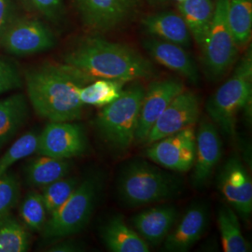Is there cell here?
<instances>
[{
  "instance_id": "ffe728a7",
  "label": "cell",
  "mask_w": 252,
  "mask_h": 252,
  "mask_svg": "<svg viewBox=\"0 0 252 252\" xmlns=\"http://www.w3.org/2000/svg\"><path fill=\"white\" fill-rule=\"evenodd\" d=\"M100 235L109 252H150V245L137 234L135 229L127 225L123 217L119 215L108 219L102 226Z\"/></svg>"
},
{
  "instance_id": "83f0119b",
  "label": "cell",
  "mask_w": 252,
  "mask_h": 252,
  "mask_svg": "<svg viewBox=\"0 0 252 252\" xmlns=\"http://www.w3.org/2000/svg\"><path fill=\"white\" fill-rule=\"evenodd\" d=\"M19 214L23 224L29 231L41 233L48 220V213L41 193L36 190L27 192L20 203Z\"/></svg>"
},
{
  "instance_id": "ba28073f",
  "label": "cell",
  "mask_w": 252,
  "mask_h": 252,
  "mask_svg": "<svg viewBox=\"0 0 252 252\" xmlns=\"http://www.w3.org/2000/svg\"><path fill=\"white\" fill-rule=\"evenodd\" d=\"M55 44V36L45 24L36 19L17 16L2 36L0 49L24 57L49 51Z\"/></svg>"
},
{
  "instance_id": "ac0fdd59",
  "label": "cell",
  "mask_w": 252,
  "mask_h": 252,
  "mask_svg": "<svg viewBox=\"0 0 252 252\" xmlns=\"http://www.w3.org/2000/svg\"><path fill=\"white\" fill-rule=\"evenodd\" d=\"M178 210L172 206L151 207L133 217L134 229L150 246L164 241L178 219Z\"/></svg>"
},
{
  "instance_id": "4dcf8cb0",
  "label": "cell",
  "mask_w": 252,
  "mask_h": 252,
  "mask_svg": "<svg viewBox=\"0 0 252 252\" xmlns=\"http://www.w3.org/2000/svg\"><path fill=\"white\" fill-rule=\"evenodd\" d=\"M21 198V182L14 172H6L0 178V218L11 213Z\"/></svg>"
},
{
  "instance_id": "d6986e66",
  "label": "cell",
  "mask_w": 252,
  "mask_h": 252,
  "mask_svg": "<svg viewBox=\"0 0 252 252\" xmlns=\"http://www.w3.org/2000/svg\"><path fill=\"white\" fill-rule=\"evenodd\" d=\"M145 31L153 37L171 42L183 48L191 43V35L184 20L172 11L150 14L142 19Z\"/></svg>"
},
{
  "instance_id": "9a60e30c",
  "label": "cell",
  "mask_w": 252,
  "mask_h": 252,
  "mask_svg": "<svg viewBox=\"0 0 252 252\" xmlns=\"http://www.w3.org/2000/svg\"><path fill=\"white\" fill-rule=\"evenodd\" d=\"M184 90V84L176 79L153 81L149 85L141 103L135 142L144 143L157 119L172 100Z\"/></svg>"
},
{
  "instance_id": "30bf717a",
  "label": "cell",
  "mask_w": 252,
  "mask_h": 252,
  "mask_svg": "<svg viewBox=\"0 0 252 252\" xmlns=\"http://www.w3.org/2000/svg\"><path fill=\"white\" fill-rule=\"evenodd\" d=\"M88 146L84 128L74 122H50L37 136L36 153L70 160L85 153Z\"/></svg>"
},
{
  "instance_id": "d6a6232c",
  "label": "cell",
  "mask_w": 252,
  "mask_h": 252,
  "mask_svg": "<svg viewBox=\"0 0 252 252\" xmlns=\"http://www.w3.org/2000/svg\"><path fill=\"white\" fill-rule=\"evenodd\" d=\"M32 5L46 18L56 22L63 14V0H30Z\"/></svg>"
},
{
  "instance_id": "484cf974",
  "label": "cell",
  "mask_w": 252,
  "mask_h": 252,
  "mask_svg": "<svg viewBox=\"0 0 252 252\" xmlns=\"http://www.w3.org/2000/svg\"><path fill=\"white\" fill-rule=\"evenodd\" d=\"M125 83L108 79L94 80L80 89V100L84 106L89 105L96 108H104L117 99L124 90Z\"/></svg>"
},
{
  "instance_id": "2e32d148",
  "label": "cell",
  "mask_w": 252,
  "mask_h": 252,
  "mask_svg": "<svg viewBox=\"0 0 252 252\" xmlns=\"http://www.w3.org/2000/svg\"><path fill=\"white\" fill-rule=\"evenodd\" d=\"M208 220L207 204L204 202L192 204L165 237L163 250L169 252H188L205 234Z\"/></svg>"
},
{
  "instance_id": "4316f807",
  "label": "cell",
  "mask_w": 252,
  "mask_h": 252,
  "mask_svg": "<svg viewBox=\"0 0 252 252\" xmlns=\"http://www.w3.org/2000/svg\"><path fill=\"white\" fill-rule=\"evenodd\" d=\"M29 230L11 213L0 218V252H25L29 250Z\"/></svg>"
},
{
  "instance_id": "1f68e13d",
  "label": "cell",
  "mask_w": 252,
  "mask_h": 252,
  "mask_svg": "<svg viewBox=\"0 0 252 252\" xmlns=\"http://www.w3.org/2000/svg\"><path fill=\"white\" fill-rule=\"evenodd\" d=\"M24 77L17 64L6 57L0 56V94L21 89Z\"/></svg>"
},
{
  "instance_id": "7402d4cb",
  "label": "cell",
  "mask_w": 252,
  "mask_h": 252,
  "mask_svg": "<svg viewBox=\"0 0 252 252\" xmlns=\"http://www.w3.org/2000/svg\"><path fill=\"white\" fill-rule=\"evenodd\" d=\"M72 166L70 160L39 155V157L32 158L26 163L24 172L28 185L43 188L56 180L67 177Z\"/></svg>"
},
{
  "instance_id": "4fadbf2b",
  "label": "cell",
  "mask_w": 252,
  "mask_h": 252,
  "mask_svg": "<svg viewBox=\"0 0 252 252\" xmlns=\"http://www.w3.org/2000/svg\"><path fill=\"white\" fill-rule=\"evenodd\" d=\"M199 115L198 97L191 92L183 91L172 100L157 119L145 140V144H153L165 136L178 133L189 126H195L198 122Z\"/></svg>"
},
{
  "instance_id": "e0dca14e",
  "label": "cell",
  "mask_w": 252,
  "mask_h": 252,
  "mask_svg": "<svg viewBox=\"0 0 252 252\" xmlns=\"http://www.w3.org/2000/svg\"><path fill=\"white\" fill-rule=\"evenodd\" d=\"M143 46L148 54L157 63L178 73L190 83L194 85L198 84L200 80L198 67L185 48L156 37L146 39Z\"/></svg>"
},
{
  "instance_id": "603a6c76",
  "label": "cell",
  "mask_w": 252,
  "mask_h": 252,
  "mask_svg": "<svg viewBox=\"0 0 252 252\" xmlns=\"http://www.w3.org/2000/svg\"><path fill=\"white\" fill-rule=\"evenodd\" d=\"M178 9L190 35L202 48L213 18L214 0H184L179 3Z\"/></svg>"
},
{
  "instance_id": "44dd1931",
  "label": "cell",
  "mask_w": 252,
  "mask_h": 252,
  "mask_svg": "<svg viewBox=\"0 0 252 252\" xmlns=\"http://www.w3.org/2000/svg\"><path fill=\"white\" fill-rule=\"evenodd\" d=\"M28 117L29 106L24 94L17 93L0 99V149L14 138Z\"/></svg>"
},
{
  "instance_id": "5bb4252c",
  "label": "cell",
  "mask_w": 252,
  "mask_h": 252,
  "mask_svg": "<svg viewBox=\"0 0 252 252\" xmlns=\"http://www.w3.org/2000/svg\"><path fill=\"white\" fill-rule=\"evenodd\" d=\"M140 0H75L84 25L95 31L106 32L130 18Z\"/></svg>"
},
{
  "instance_id": "9c48e42d",
  "label": "cell",
  "mask_w": 252,
  "mask_h": 252,
  "mask_svg": "<svg viewBox=\"0 0 252 252\" xmlns=\"http://www.w3.org/2000/svg\"><path fill=\"white\" fill-rule=\"evenodd\" d=\"M195 146L194 126H189L149 145L145 155L155 164L169 171L185 173L192 168Z\"/></svg>"
},
{
  "instance_id": "f1b7e54d",
  "label": "cell",
  "mask_w": 252,
  "mask_h": 252,
  "mask_svg": "<svg viewBox=\"0 0 252 252\" xmlns=\"http://www.w3.org/2000/svg\"><path fill=\"white\" fill-rule=\"evenodd\" d=\"M80 182L77 177H64L42 188L41 195L49 216L70 197Z\"/></svg>"
},
{
  "instance_id": "6da1fadb",
  "label": "cell",
  "mask_w": 252,
  "mask_h": 252,
  "mask_svg": "<svg viewBox=\"0 0 252 252\" xmlns=\"http://www.w3.org/2000/svg\"><path fill=\"white\" fill-rule=\"evenodd\" d=\"M94 80L69 64L43 63L31 66L24 75L27 97L38 116L49 122H75L84 105L79 92Z\"/></svg>"
},
{
  "instance_id": "7a4b0ae2",
  "label": "cell",
  "mask_w": 252,
  "mask_h": 252,
  "mask_svg": "<svg viewBox=\"0 0 252 252\" xmlns=\"http://www.w3.org/2000/svg\"><path fill=\"white\" fill-rule=\"evenodd\" d=\"M63 63L77 68L92 80L128 81L147 80L154 67L143 55L131 47L91 36L81 40L63 57Z\"/></svg>"
},
{
  "instance_id": "f546056e",
  "label": "cell",
  "mask_w": 252,
  "mask_h": 252,
  "mask_svg": "<svg viewBox=\"0 0 252 252\" xmlns=\"http://www.w3.org/2000/svg\"><path fill=\"white\" fill-rule=\"evenodd\" d=\"M38 134L29 131L21 135L9 150L0 157V178L9 171L13 164L36 153Z\"/></svg>"
},
{
  "instance_id": "3957f363",
  "label": "cell",
  "mask_w": 252,
  "mask_h": 252,
  "mask_svg": "<svg viewBox=\"0 0 252 252\" xmlns=\"http://www.w3.org/2000/svg\"><path fill=\"white\" fill-rule=\"evenodd\" d=\"M181 189L182 180L179 176L142 160L126 164L117 182L119 197L129 207L170 200L179 195Z\"/></svg>"
},
{
  "instance_id": "52a82bcc",
  "label": "cell",
  "mask_w": 252,
  "mask_h": 252,
  "mask_svg": "<svg viewBox=\"0 0 252 252\" xmlns=\"http://www.w3.org/2000/svg\"><path fill=\"white\" fill-rule=\"evenodd\" d=\"M215 9L202 54L207 72L215 79L222 77L234 64L238 54L227 18L228 0H215Z\"/></svg>"
},
{
  "instance_id": "d4e9b609",
  "label": "cell",
  "mask_w": 252,
  "mask_h": 252,
  "mask_svg": "<svg viewBox=\"0 0 252 252\" xmlns=\"http://www.w3.org/2000/svg\"><path fill=\"white\" fill-rule=\"evenodd\" d=\"M227 18L238 47L246 46L252 33V0H228Z\"/></svg>"
},
{
  "instance_id": "8992f818",
  "label": "cell",
  "mask_w": 252,
  "mask_h": 252,
  "mask_svg": "<svg viewBox=\"0 0 252 252\" xmlns=\"http://www.w3.org/2000/svg\"><path fill=\"white\" fill-rule=\"evenodd\" d=\"M101 189L98 175L81 181L70 197L47 220L41 231L43 238H63L82 231L90 220Z\"/></svg>"
},
{
  "instance_id": "cb8c5ba5",
  "label": "cell",
  "mask_w": 252,
  "mask_h": 252,
  "mask_svg": "<svg viewBox=\"0 0 252 252\" xmlns=\"http://www.w3.org/2000/svg\"><path fill=\"white\" fill-rule=\"evenodd\" d=\"M217 220L224 252H251V245L244 237L238 215L232 207L227 204L220 207Z\"/></svg>"
},
{
  "instance_id": "277c9868",
  "label": "cell",
  "mask_w": 252,
  "mask_h": 252,
  "mask_svg": "<svg viewBox=\"0 0 252 252\" xmlns=\"http://www.w3.org/2000/svg\"><path fill=\"white\" fill-rule=\"evenodd\" d=\"M252 48L236 65L233 75L207 100L206 108L210 120L230 139L236 134V119L244 111L248 120L252 118Z\"/></svg>"
},
{
  "instance_id": "836d02e7",
  "label": "cell",
  "mask_w": 252,
  "mask_h": 252,
  "mask_svg": "<svg viewBox=\"0 0 252 252\" xmlns=\"http://www.w3.org/2000/svg\"><path fill=\"white\" fill-rule=\"evenodd\" d=\"M15 0H0V44L6 29L18 16Z\"/></svg>"
},
{
  "instance_id": "e575fe53",
  "label": "cell",
  "mask_w": 252,
  "mask_h": 252,
  "mask_svg": "<svg viewBox=\"0 0 252 252\" xmlns=\"http://www.w3.org/2000/svg\"><path fill=\"white\" fill-rule=\"evenodd\" d=\"M83 251V247L75 240H65L56 243L48 250V252H76Z\"/></svg>"
},
{
  "instance_id": "8fae6325",
  "label": "cell",
  "mask_w": 252,
  "mask_h": 252,
  "mask_svg": "<svg viewBox=\"0 0 252 252\" xmlns=\"http://www.w3.org/2000/svg\"><path fill=\"white\" fill-rule=\"evenodd\" d=\"M218 189L236 214L249 220L252 213V182L242 161L231 156L221 166L218 179Z\"/></svg>"
},
{
  "instance_id": "8d00e7d4",
  "label": "cell",
  "mask_w": 252,
  "mask_h": 252,
  "mask_svg": "<svg viewBox=\"0 0 252 252\" xmlns=\"http://www.w3.org/2000/svg\"><path fill=\"white\" fill-rule=\"evenodd\" d=\"M151 1H162V0H151Z\"/></svg>"
},
{
  "instance_id": "7c38bea8",
  "label": "cell",
  "mask_w": 252,
  "mask_h": 252,
  "mask_svg": "<svg viewBox=\"0 0 252 252\" xmlns=\"http://www.w3.org/2000/svg\"><path fill=\"white\" fill-rule=\"evenodd\" d=\"M196 135L195 159L191 183L195 189L207 186L222 156V141L216 125L208 117L200 121Z\"/></svg>"
},
{
  "instance_id": "d590c367",
  "label": "cell",
  "mask_w": 252,
  "mask_h": 252,
  "mask_svg": "<svg viewBox=\"0 0 252 252\" xmlns=\"http://www.w3.org/2000/svg\"><path fill=\"white\" fill-rule=\"evenodd\" d=\"M176 1H178L179 3H180V2H182V1H184V0H176Z\"/></svg>"
},
{
  "instance_id": "5b68a950",
  "label": "cell",
  "mask_w": 252,
  "mask_h": 252,
  "mask_svg": "<svg viewBox=\"0 0 252 252\" xmlns=\"http://www.w3.org/2000/svg\"><path fill=\"white\" fill-rule=\"evenodd\" d=\"M144 94L142 85H132L102 108L97 116L95 126L100 138L115 153H124L135 143Z\"/></svg>"
}]
</instances>
